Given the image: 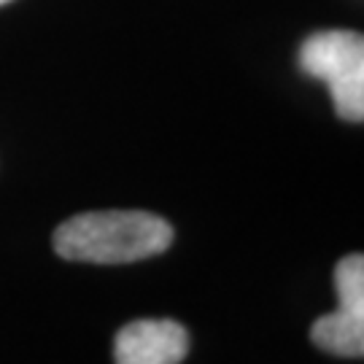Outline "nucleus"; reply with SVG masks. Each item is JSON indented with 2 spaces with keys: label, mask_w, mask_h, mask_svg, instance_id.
I'll return each mask as SVG.
<instances>
[{
  "label": "nucleus",
  "mask_w": 364,
  "mask_h": 364,
  "mask_svg": "<svg viewBox=\"0 0 364 364\" xmlns=\"http://www.w3.org/2000/svg\"><path fill=\"white\" fill-rule=\"evenodd\" d=\"M189 353V332L173 318H138L114 338V364H181Z\"/></svg>",
  "instance_id": "20e7f679"
},
{
  "label": "nucleus",
  "mask_w": 364,
  "mask_h": 364,
  "mask_svg": "<svg viewBox=\"0 0 364 364\" xmlns=\"http://www.w3.org/2000/svg\"><path fill=\"white\" fill-rule=\"evenodd\" d=\"M299 68L324 81L340 119H364V38L356 30H321L299 46Z\"/></svg>",
  "instance_id": "f03ea898"
},
{
  "label": "nucleus",
  "mask_w": 364,
  "mask_h": 364,
  "mask_svg": "<svg viewBox=\"0 0 364 364\" xmlns=\"http://www.w3.org/2000/svg\"><path fill=\"white\" fill-rule=\"evenodd\" d=\"M6 3H11V0H0V6H6Z\"/></svg>",
  "instance_id": "39448f33"
},
{
  "label": "nucleus",
  "mask_w": 364,
  "mask_h": 364,
  "mask_svg": "<svg viewBox=\"0 0 364 364\" xmlns=\"http://www.w3.org/2000/svg\"><path fill=\"white\" fill-rule=\"evenodd\" d=\"M173 227L146 210H90L65 219L54 230V251L68 262L130 264L165 254Z\"/></svg>",
  "instance_id": "f257e3e1"
},
{
  "label": "nucleus",
  "mask_w": 364,
  "mask_h": 364,
  "mask_svg": "<svg viewBox=\"0 0 364 364\" xmlns=\"http://www.w3.org/2000/svg\"><path fill=\"white\" fill-rule=\"evenodd\" d=\"M340 308L311 324V343L340 359L364 356V257L348 254L335 267Z\"/></svg>",
  "instance_id": "7ed1b4c3"
}]
</instances>
